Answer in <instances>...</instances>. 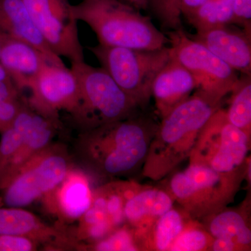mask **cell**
<instances>
[{
	"label": "cell",
	"instance_id": "14",
	"mask_svg": "<svg viewBox=\"0 0 251 251\" xmlns=\"http://www.w3.org/2000/svg\"><path fill=\"white\" fill-rule=\"evenodd\" d=\"M189 35V34H188ZM236 72L251 75V34L228 25L197 31L190 36Z\"/></svg>",
	"mask_w": 251,
	"mask_h": 251
},
{
	"label": "cell",
	"instance_id": "26",
	"mask_svg": "<svg viewBox=\"0 0 251 251\" xmlns=\"http://www.w3.org/2000/svg\"><path fill=\"white\" fill-rule=\"evenodd\" d=\"M214 237L209 232L193 222H188L181 233L172 243L168 251H201L210 250Z\"/></svg>",
	"mask_w": 251,
	"mask_h": 251
},
{
	"label": "cell",
	"instance_id": "27",
	"mask_svg": "<svg viewBox=\"0 0 251 251\" xmlns=\"http://www.w3.org/2000/svg\"><path fill=\"white\" fill-rule=\"evenodd\" d=\"M178 0H150L153 12L165 27L177 29L181 28V15L178 9Z\"/></svg>",
	"mask_w": 251,
	"mask_h": 251
},
{
	"label": "cell",
	"instance_id": "9",
	"mask_svg": "<svg viewBox=\"0 0 251 251\" xmlns=\"http://www.w3.org/2000/svg\"><path fill=\"white\" fill-rule=\"evenodd\" d=\"M168 38L173 58L191 72L199 90L221 99L231 92L239 78L235 70L181 28L168 32Z\"/></svg>",
	"mask_w": 251,
	"mask_h": 251
},
{
	"label": "cell",
	"instance_id": "13",
	"mask_svg": "<svg viewBox=\"0 0 251 251\" xmlns=\"http://www.w3.org/2000/svg\"><path fill=\"white\" fill-rule=\"evenodd\" d=\"M92 192L83 172L72 168L64 179L43 197L46 210L59 220V226L78 221L92 204Z\"/></svg>",
	"mask_w": 251,
	"mask_h": 251
},
{
	"label": "cell",
	"instance_id": "4",
	"mask_svg": "<svg viewBox=\"0 0 251 251\" xmlns=\"http://www.w3.org/2000/svg\"><path fill=\"white\" fill-rule=\"evenodd\" d=\"M244 176V172L221 173L205 165L190 163L172 176L168 192L188 217L209 218L232 202Z\"/></svg>",
	"mask_w": 251,
	"mask_h": 251
},
{
	"label": "cell",
	"instance_id": "24",
	"mask_svg": "<svg viewBox=\"0 0 251 251\" xmlns=\"http://www.w3.org/2000/svg\"><path fill=\"white\" fill-rule=\"evenodd\" d=\"M186 224L181 211L173 208L160 216L150 230H153L152 244L155 250L168 251Z\"/></svg>",
	"mask_w": 251,
	"mask_h": 251
},
{
	"label": "cell",
	"instance_id": "1",
	"mask_svg": "<svg viewBox=\"0 0 251 251\" xmlns=\"http://www.w3.org/2000/svg\"><path fill=\"white\" fill-rule=\"evenodd\" d=\"M158 125L134 115L82 130L76 150L86 168L102 179H114L143 168Z\"/></svg>",
	"mask_w": 251,
	"mask_h": 251
},
{
	"label": "cell",
	"instance_id": "5",
	"mask_svg": "<svg viewBox=\"0 0 251 251\" xmlns=\"http://www.w3.org/2000/svg\"><path fill=\"white\" fill-rule=\"evenodd\" d=\"M89 50L139 108L149 103L155 77L173 57L171 47L166 46L145 50L99 44Z\"/></svg>",
	"mask_w": 251,
	"mask_h": 251
},
{
	"label": "cell",
	"instance_id": "36",
	"mask_svg": "<svg viewBox=\"0 0 251 251\" xmlns=\"http://www.w3.org/2000/svg\"><path fill=\"white\" fill-rule=\"evenodd\" d=\"M1 44H2V34H0V51H1Z\"/></svg>",
	"mask_w": 251,
	"mask_h": 251
},
{
	"label": "cell",
	"instance_id": "31",
	"mask_svg": "<svg viewBox=\"0 0 251 251\" xmlns=\"http://www.w3.org/2000/svg\"><path fill=\"white\" fill-rule=\"evenodd\" d=\"M21 95H23L22 91L18 90L13 82H0V103Z\"/></svg>",
	"mask_w": 251,
	"mask_h": 251
},
{
	"label": "cell",
	"instance_id": "10",
	"mask_svg": "<svg viewBox=\"0 0 251 251\" xmlns=\"http://www.w3.org/2000/svg\"><path fill=\"white\" fill-rule=\"evenodd\" d=\"M31 20L54 54L72 62L85 61L77 21L69 0H22Z\"/></svg>",
	"mask_w": 251,
	"mask_h": 251
},
{
	"label": "cell",
	"instance_id": "15",
	"mask_svg": "<svg viewBox=\"0 0 251 251\" xmlns=\"http://www.w3.org/2000/svg\"><path fill=\"white\" fill-rule=\"evenodd\" d=\"M0 63L9 73L14 85L22 92L29 89L46 64H52L39 49L4 34H2Z\"/></svg>",
	"mask_w": 251,
	"mask_h": 251
},
{
	"label": "cell",
	"instance_id": "22",
	"mask_svg": "<svg viewBox=\"0 0 251 251\" xmlns=\"http://www.w3.org/2000/svg\"><path fill=\"white\" fill-rule=\"evenodd\" d=\"M35 110L26 99L25 103L0 140V172L23 143L30 127Z\"/></svg>",
	"mask_w": 251,
	"mask_h": 251
},
{
	"label": "cell",
	"instance_id": "8",
	"mask_svg": "<svg viewBox=\"0 0 251 251\" xmlns=\"http://www.w3.org/2000/svg\"><path fill=\"white\" fill-rule=\"evenodd\" d=\"M251 135L231 124L219 108L204 125L190 155L191 163L205 165L221 173H243Z\"/></svg>",
	"mask_w": 251,
	"mask_h": 251
},
{
	"label": "cell",
	"instance_id": "18",
	"mask_svg": "<svg viewBox=\"0 0 251 251\" xmlns=\"http://www.w3.org/2000/svg\"><path fill=\"white\" fill-rule=\"evenodd\" d=\"M0 34L28 43L44 52L52 64L64 65L36 27L22 0H0Z\"/></svg>",
	"mask_w": 251,
	"mask_h": 251
},
{
	"label": "cell",
	"instance_id": "20",
	"mask_svg": "<svg viewBox=\"0 0 251 251\" xmlns=\"http://www.w3.org/2000/svg\"><path fill=\"white\" fill-rule=\"evenodd\" d=\"M208 232L214 239L233 242L238 251L248 250L251 245L250 227L247 218L241 211L223 209L210 216Z\"/></svg>",
	"mask_w": 251,
	"mask_h": 251
},
{
	"label": "cell",
	"instance_id": "2",
	"mask_svg": "<svg viewBox=\"0 0 251 251\" xmlns=\"http://www.w3.org/2000/svg\"><path fill=\"white\" fill-rule=\"evenodd\" d=\"M222 99L199 90L162 118L149 148L143 175L158 181L192 153L202 128Z\"/></svg>",
	"mask_w": 251,
	"mask_h": 251
},
{
	"label": "cell",
	"instance_id": "35",
	"mask_svg": "<svg viewBox=\"0 0 251 251\" xmlns=\"http://www.w3.org/2000/svg\"><path fill=\"white\" fill-rule=\"evenodd\" d=\"M4 206V201H3L2 196H1V195H0V207H1V206Z\"/></svg>",
	"mask_w": 251,
	"mask_h": 251
},
{
	"label": "cell",
	"instance_id": "30",
	"mask_svg": "<svg viewBox=\"0 0 251 251\" xmlns=\"http://www.w3.org/2000/svg\"><path fill=\"white\" fill-rule=\"evenodd\" d=\"M234 23L251 34V0H233Z\"/></svg>",
	"mask_w": 251,
	"mask_h": 251
},
{
	"label": "cell",
	"instance_id": "34",
	"mask_svg": "<svg viewBox=\"0 0 251 251\" xmlns=\"http://www.w3.org/2000/svg\"><path fill=\"white\" fill-rule=\"evenodd\" d=\"M0 82H13L10 77L9 73L3 67L2 64L0 63ZM14 83V82H13Z\"/></svg>",
	"mask_w": 251,
	"mask_h": 251
},
{
	"label": "cell",
	"instance_id": "17",
	"mask_svg": "<svg viewBox=\"0 0 251 251\" xmlns=\"http://www.w3.org/2000/svg\"><path fill=\"white\" fill-rule=\"evenodd\" d=\"M60 126V121L46 117L35 110L23 143L0 172V191L7 186L23 166L50 145Z\"/></svg>",
	"mask_w": 251,
	"mask_h": 251
},
{
	"label": "cell",
	"instance_id": "12",
	"mask_svg": "<svg viewBox=\"0 0 251 251\" xmlns=\"http://www.w3.org/2000/svg\"><path fill=\"white\" fill-rule=\"evenodd\" d=\"M0 234L28 238L45 251H76L78 245L65 226L47 224L23 207H0Z\"/></svg>",
	"mask_w": 251,
	"mask_h": 251
},
{
	"label": "cell",
	"instance_id": "19",
	"mask_svg": "<svg viewBox=\"0 0 251 251\" xmlns=\"http://www.w3.org/2000/svg\"><path fill=\"white\" fill-rule=\"evenodd\" d=\"M173 203L168 191L143 186L126 201L125 222L135 228V237L139 239L151 230L160 216L173 207Z\"/></svg>",
	"mask_w": 251,
	"mask_h": 251
},
{
	"label": "cell",
	"instance_id": "7",
	"mask_svg": "<svg viewBox=\"0 0 251 251\" xmlns=\"http://www.w3.org/2000/svg\"><path fill=\"white\" fill-rule=\"evenodd\" d=\"M72 168L67 147L50 144L23 166L1 191L4 206L30 205L54 189Z\"/></svg>",
	"mask_w": 251,
	"mask_h": 251
},
{
	"label": "cell",
	"instance_id": "23",
	"mask_svg": "<svg viewBox=\"0 0 251 251\" xmlns=\"http://www.w3.org/2000/svg\"><path fill=\"white\" fill-rule=\"evenodd\" d=\"M232 97L226 116L231 124L251 135V75L239 77L232 91Z\"/></svg>",
	"mask_w": 251,
	"mask_h": 251
},
{
	"label": "cell",
	"instance_id": "33",
	"mask_svg": "<svg viewBox=\"0 0 251 251\" xmlns=\"http://www.w3.org/2000/svg\"><path fill=\"white\" fill-rule=\"evenodd\" d=\"M126 1L137 9H146L150 2V0H126Z\"/></svg>",
	"mask_w": 251,
	"mask_h": 251
},
{
	"label": "cell",
	"instance_id": "28",
	"mask_svg": "<svg viewBox=\"0 0 251 251\" xmlns=\"http://www.w3.org/2000/svg\"><path fill=\"white\" fill-rule=\"evenodd\" d=\"M26 97L21 95L0 103V133L9 128L21 111L26 101Z\"/></svg>",
	"mask_w": 251,
	"mask_h": 251
},
{
	"label": "cell",
	"instance_id": "32",
	"mask_svg": "<svg viewBox=\"0 0 251 251\" xmlns=\"http://www.w3.org/2000/svg\"><path fill=\"white\" fill-rule=\"evenodd\" d=\"M208 1L209 0H178V9L181 15L185 16L198 9Z\"/></svg>",
	"mask_w": 251,
	"mask_h": 251
},
{
	"label": "cell",
	"instance_id": "21",
	"mask_svg": "<svg viewBox=\"0 0 251 251\" xmlns=\"http://www.w3.org/2000/svg\"><path fill=\"white\" fill-rule=\"evenodd\" d=\"M184 16L197 31L233 24V0H209Z\"/></svg>",
	"mask_w": 251,
	"mask_h": 251
},
{
	"label": "cell",
	"instance_id": "29",
	"mask_svg": "<svg viewBox=\"0 0 251 251\" xmlns=\"http://www.w3.org/2000/svg\"><path fill=\"white\" fill-rule=\"evenodd\" d=\"M39 247L37 243L28 238L0 234V251H34Z\"/></svg>",
	"mask_w": 251,
	"mask_h": 251
},
{
	"label": "cell",
	"instance_id": "25",
	"mask_svg": "<svg viewBox=\"0 0 251 251\" xmlns=\"http://www.w3.org/2000/svg\"><path fill=\"white\" fill-rule=\"evenodd\" d=\"M134 232L122 226L103 239L92 244H80L76 251H139Z\"/></svg>",
	"mask_w": 251,
	"mask_h": 251
},
{
	"label": "cell",
	"instance_id": "16",
	"mask_svg": "<svg viewBox=\"0 0 251 251\" xmlns=\"http://www.w3.org/2000/svg\"><path fill=\"white\" fill-rule=\"evenodd\" d=\"M191 72L172 57L157 74L151 87L158 115L163 118L198 90Z\"/></svg>",
	"mask_w": 251,
	"mask_h": 251
},
{
	"label": "cell",
	"instance_id": "3",
	"mask_svg": "<svg viewBox=\"0 0 251 251\" xmlns=\"http://www.w3.org/2000/svg\"><path fill=\"white\" fill-rule=\"evenodd\" d=\"M72 11L77 21L90 26L100 45L156 50L169 44L150 18L122 0H82L72 4Z\"/></svg>",
	"mask_w": 251,
	"mask_h": 251
},
{
	"label": "cell",
	"instance_id": "11",
	"mask_svg": "<svg viewBox=\"0 0 251 251\" xmlns=\"http://www.w3.org/2000/svg\"><path fill=\"white\" fill-rule=\"evenodd\" d=\"M28 103L46 117L60 121L59 112H68L74 120L80 104L78 82L65 65L46 64L31 84Z\"/></svg>",
	"mask_w": 251,
	"mask_h": 251
},
{
	"label": "cell",
	"instance_id": "6",
	"mask_svg": "<svg viewBox=\"0 0 251 251\" xmlns=\"http://www.w3.org/2000/svg\"><path fill=\"white\" fill-rule=\"evenodd\" d=\"M80 92V104L74 122L82 130L92 129L135 115L139 107L117 85L103 68L84 62L72 64Z\"/></svg>",
	"mask_w": 251,
	"mask_h": 251
}]
</instances>
